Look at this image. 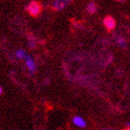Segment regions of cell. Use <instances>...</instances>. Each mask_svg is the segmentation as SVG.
<instances>
[{
    "instance_id": "cell-7",
    "label": "cell",
    "mask_w": 130,
    "mask_h": 130,
    "mask_svg": "<svg viewBox=\"0 0 130 130\" xmlns=\"http://www.w3.org/2000/svg\"><path fill=\"white\" fill-rule=\"evenodd\" d=\"M98 10V6L94 2H89L87 5V11L88 14H95Z\"/></svg>"
},
{
    "instance_id": "cell-11",
    "label": "cell",
    "mask_w": 130,
    "mask_h": 130,
    "mask_svg": "<svg viewBox=\"0 0 130 130\" xmlns=\"http://www.w3.org/2000/svg\"><path fill=\"white\" fill-rule=\"evenodd\" d=\"M114 1H116V2H121V3H123V2H125V0H114Z\"/></svg>"
},
{
    "instance_id": "cell-1",
    "label": "cell",
    "mask_w": 130,
    "mask_h": 130,
    "mask_svg": "<svg viewBox=\"0 0 130 130\" xmlns=\"http://www.w3.org/2000/svg\"><path fill=\"white\" fill-rule=\"evenodd\" d=\"M25 8H26V11L30 14L31 16L36 17L41 13L42 6H41L40 3H38L37 1H31L29 4L26 5Z\"/></svg>"
},
{
    "instance_id": "cell-6",
    "label": "cell",
    "mask_w": 130,
    "mask_h": 130,
    "mask_svg": "<svg viewBox=\"0 0 130 130\" xmlns=\"http://www.w3.org/2000/svg\"><path fill=\"white\" fill-rule=\"evenodd\" d=\"M115 42L121 48L125 49L127 47V41H126L125 36H123V35H117L115 37Z\"/></svg>"
},
{
    "instance_id": "cell-14",
    "label": "cell",
    "mask_w": 130,
    "mask_h": 130,
    "mask_svg": "<svg viewBox=\"0 0 130 130\" xmlns=\"http://www.w3.org/2000/svg\"><path fill=\"white\" fill-rule=\"evenodd\" d=\"M125 130H130V126H127V127L125 128Z\"/></svg>"
},
{
    "instance_id": "cell-3",
    "label": "cell",
    "mask_w": 130,
    "mask_h": 130,
    "mask_svg": "<svg viewBox=\"0 0 130 130\" xmlns=\"http://www.w3.org/2000/svg\"><path fill=\"white\" fill-rule=\"evenodd\" d=\"M103 25L107 31H112L116 26V22L111 16H106L103 19Z\"/></svg>"
},
{
    "instance_id": "cell-12",
    "label": "cell",
    "mask_w": 130,
    "mask_h": 130,
    "mask_svg": "<svg viewBox=\"0 0 130 130\" xmlns=\"http://www.w3.org/2000/svg\"><path fill=\"white\" fill-rule=\"evenodd\" d=\"M125 125H126V127H127V126H130V122H126Z\"/></svg>"
},
{
    "instance_id": "cell-4",
    "label": "cell",
    "mask_w": 130,
    "mask_h": 130,
    "mask_svg": "<svg viewBox=\"0 0 130 130\" xmlns=\"http://www.w3.org/2000/svg\"><path fill=\"white\" fill-rule=\"evenodd\" d=\"M25 60V65H26V68H27L28 72L31 73V74H34L36 71V64H35V60L31 57L30 55H27L26 58L24 59Z\"/></svg>"
},
{
    "instance_id": "cell-13",
    "label": "cell",
    "mask_w": 130,
    "mask_h": 130,
    "mask_svg": "<svg viewBox=\"0 0 130 130\" xmlns=\"http://www.w3.org/2000/svg\"><path fill=\"white\" fill-rule=\"evenodd\" d=\"M1 94H2V87H0V95H1Z\"/></svg>"
},
{
    "instance_id": "cell-2",
    "label": "cell",
    "mask_w": 130,
    "mask_h": 130,
    "mask_svg": "<svg viewBox=\"0 0 130 130\" xmlns=\"http://www.w3.org/2000/svg\"><path fill=\"white\" fill-rule=\"evenodd\" d=\"M73 0H54L52 3V8L56 11L64 9Z\"/></svg>"
},
{
    "instance_id": "cell-10",
    "label": "cell",
    "mask_w": 130,
    "mask_h": 130,
    "mask_svg": "<svg viewBox=\"0 0 130 130\" xmlns=\"http://www.w3.org/2000/svg\"><path fill=\"white\" fill-rule=\"evenodd\" d=\"M99 130H115V129H113V128H100Z\"/></svg>"
},
{
    "instance_id": "cell-9",
    "label": "cell",
    "mask_w": 130,
    "mask_h": 130,
    "mask_svg": "<svg viewBox=\"0 0 130 130\" xmlns=\"http://www.w3.org/2000/svg\"><path fill=\"white\" fill-rule=\"evenodd\" d=\"M36 46V39H35L32 35H30L28 36V46L29 48H35Z\"/></svg>"
},
{
    "instance_id": "cell-8",
    "label": "cell",
    "mask_w": 130,
    "mask_h": 130,
    "mask_svg": "<svg viewBox=\"0 0 130 130\" xmlns=\"http://www.w3.org/2000/svg\"><path fill=\"white\" fill-rule=\"evenodd\" d=\"M15 56H16L18 60H24L26 56H27V54H26L25 50H23V49H18L15 52Z\"/></svg>"
},
{
    "instance_id": "cell-5",
    "label": "cell",
    "mask_w": 130,
    "mask_h": 130,
    "mask_svg": "<svg viewBox=\"0 0 130 130\" xmlns=\"http://www.w3.org/2000/svg\"><path fill=\"white\" fill-rule=\"evenodd\" d=\"M73 124L75 125L76 127L79 128H85L87 126L86 120L82 116H79V115H75V116L73 117Z\"/></svg>"
}]
</instances>
